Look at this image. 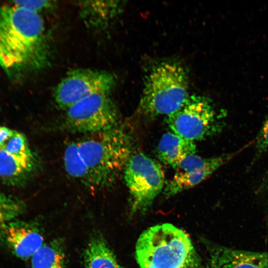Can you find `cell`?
Wrapping results in <instances>:
<instances>
[{
  "label": "cell",
  "instance_id": "cell-1",
  "mask_svg": "<svg viewBox=\"0 0 268 268\" xmlns=\"http://www.w3.org/2000/svg\"><path fill=\"white\" fill-rule=\"evenodd\" d=\"M49 51L39 13L0 3V66L12 78L44 67Z\"/></svg>",
  "mask_w": 268,
  "mask_h": 268
},
{
  "label": "cell",
  "instance_id": "cell-2",
  "mask_svg": "<svg viewBox=\"0 0 268 268\" xmlns=\"http://www.w3.org/2000/svg\"><path fill=\"white\" fill-rule=\"evenodd\" d=\"M135 252L139 268H197L200 264L189 236L169 223L144 230L136 241Z\"/></svg>",
  "mask_w": 268,
  "mask_h": 268
},
{
  "label": "cell",
  "instance_id": "cell-3",
  "mask_svg": "<svg viewBox=\"0 0 268 268\" xmlns=\"http://www.w3.org/2000/svg\"><path fill=\"white\" fill-rule=\"evenodd\" d=\"M91 134L77 141L88 169L89 186L109 187L124 170L131 156V138L119 125Z\"/></svg>",
  "mask_w": 268,
  "mask_h": 268
},
{
  "label": "cell",
  "instance_id": "cell-4",
  "mask_svg": "<svg viewBox=\"0 0 268 268\" xmlns=\"http://www.w3.org/2000/svg\"><path fill=\"white\" fill-rule=\"evenodd\" d=\"M188 76L184 68L175 62H163L148 75L138 111L152 119L167 116L177 110L188 96Z\"/></svg>",
  "mask_w": 268,
  "mask_h": 268
},
{
  "label": "cell",
  "instance_id": "cell-5",
  "mask_svg": "<svg viewBox=\"0 0 268 268\" xmlns=\"http://www.w3.org/2000/svg\"><path fill=\"white\" fill-rule=\"evenodd\" d=\"M166 122L173 133L194 142L216 134L222 128L210 101L199 95H189L180 108L167 116Z\"/></svg>",
  "mask_w": 268,
  "mask_h": 268
},
{
  "label": "cell",
  "instance_id": "cell-6",
  "mask_svg": "<svg viewBox=\"0 0 268 268\" xmlns=\"http://www.w3.org/2000/svg\"><path fill=\"white\" fill-rule=\"evenodd\" d=\"M66 110L63 127L72 133L94 134L119 125V113L109 94L91 95Z\"/></svg>",
  "mask_w": 268,
  "mask_h": 268
},
{
  "label": "cell",
  "instance_id": "cell-7",
  "mask_svg": "<svg viewBox=\"0 0 268 268\" xmlns=\"http://www.w3.org/2000/svg\"><path fill=\"white\" fill-rule=\"evenodd\" d=\"M124 171L132 212L146 210L164 187L163 170L151 158L137 153L131 156Z\"/></svg>",
  "mask_w": 268,
  "mask_h": 268
},
{
  "label": "cell",
  "instance_id": "cell-8",
  "mask_svg": "<svg viewBox=\"0 0 268 268\" xmlns=\"http://www.w3.org/2000/svg\"><path fill=\"white\" fill-rule=\"evenodd\" d=\"M111 73L101 70L78 68L69 71L54 91L59 107L66 110L75 103L96 94H109L115 85Z\"/></svg>",
  "mask_w": 268,
  "mask_h": 268
},
{
  "label": "cell",
  "instance_id": "cell-9",
  "mask_svg": "<svg viewBox=\"0 0 268 268\" xmlns=\"http://www.w3.org/2000/svg\"><path fill=\"white\" fill-rule=\"evenodd\" d=\"M234 154L203 158L195 154L183 159L175 168L173 178L166 185L164 195L170 197L198 185L228 162Z\"/></svg>",
  "mask_w": 268,
  "mask_h": 268
},
{
  "label": "cell",
  "instance_id": "cell-10",
  "mask_svg": "<svg viewBox=\"0 0 268 268\" xmlns=\"http://www.w3.org/2000/svg\"><path fill=\"white\" fill-rule=\"evenodd\" d=\"M1 232L7 246L19 258H31L43 244L44 238L39 229L28 223L13 220Z\"/></svg>",
  "mask_w": 268,
  "mask_h": 268
},
{
  "label": "cell",
  "instance_id": "cell-11",
  "mask_svg": "<svg viewBox=\"0 0 268 268\" xmlns=\"http://www.w3.org/2000/svg\"><path fill=\"white\" fill-rule=\"evenodd\" d=\"M35 169V158L21 157L0 149V180L5 184L18 187L24 185Z\"/></svg>",
  "mask_w": 268,
  "mask_h": 268
},
{
  "label": "cell",
  "instance_id": "cell-12",
  "mask_svg": "<svg viewBox=\"0 0 268 268\" xmlns=\"http://www.w3.org/2000/svg\"><path fill=\"white\" fill-rule=\"evenodd\" d=\"M196 153L195 142L173 132L164 134L161 137L157 148L159 160L174 169L187 156Z\"/></svg>",
  "mask_w": 268,
  "mask_h": 268
},
{
  "label": "cell",
  "instance_id": "cell-13",
  "mask_svg": "<svg viewBox=\"0 0 268 268\" xmlns=\"http://www.w3.org/2000/svg\"><path fill=\"white\" fill-rule=\"evenodd\" d=\"M222 268H268V253L235 250L225 247L212 251Z\"/></svg>",
  "mask_w": 268,
  "mask_h": 268
},
{
  "label": "cell",
  "instance_id": "cell-14",
  "mask_svg": "<svg viewBox=\"0 0 268 268\" xmlns=\"http://www.w3.org/2000/svg\"><path fill=\"white\" fill-rule=\"evenodd\" d=\"M117 1H83L79 5L81 16L89 27L102 29L109 25L119 12Z\"/></svg>",
  "mask_w": 268,
  "mask_h": 268
},
{
  "label": "cell",
  "instance_id": "cell-15",
  "mask_svg": "<svg viewBox=\"0 0 268 268\" xmlns=\"http://www.w3.org/2000/svg\"><path fill=\"white\" fill-rule=\"evenodd\" d=\"M84 268H121L105 240L95 237L88 243L84 254Z\"/></svg>",
  "mask_w": 268,
  "mask_h": 268
},
{
  "label": "cell",
  "instance_id": "cell-16",
  "mask_svg": "<svg viewBox=\"0 0 268 268\" xmlns=\"http://www.w3.org/2000/svg\"><path fill=\"white\" fill-rule=\"evenodd\" d=\"M31 268H66L62 244L55 241L43 244L31 257Z\"/></svg>",
  "mask_w": 268,
  "mask_h": 268
},
{
  "label": "cell",
  "instance_id": "cell-17",
  "mask_svg": "<svg viewBox=\"0 0 268 268\" xmlns=\"http://www.w3.org/2000/svg\"><path fill=\"white\" fill-rule=\"evenodd\" d=\"M64 164L67 173L70 177L89 186L88 169L80 154L77 141L71 142L66 146Z\"/></svg>",
  "mask_w": 268,
  "mask_h": 268
},
{
  "label": "cell",
  "instance_id": "cell-18",
  "mask_svg": "<svg viewBox=\"0 0 268 268\" xmlns=\"http://www.w3.org/2000/svg\"><path fill=\"white\" fill-rule=\"evenodd\" d=\"M24 201L13 195L0 193V232L25 210Z\"/></svg>",
  "mask_w": 268,
  "mask_h": 268
},
{
  "label": "cell",
  "instance_id": "cell-19",
  "mask_svg": "<svg viewBox=\"0 0 268 268\" xmlns=\"http://www.w3.org/2000/svg\"><path fill=\"white\" fill-rule=\"evenodd\" d=\"M0 149L21 157L35 158L25 135L17 131L13 130L11 135L6 140Z\"/></svg>",
  "mask_w": 268,
  "mask_h": 268
},
{
  "label": "cell",
  "instance_id": "cell-20",
  "mask_svg": "<svg viewBox=\"0 0 268 268\" xmlns=\"http://www.w3.org/2000/svg\"><path fill=\"white\" fill-rule=\"evenodd\" d=\"M14 4L39 13V12L50 8L53 3L50 0H16L12 2Z\"/></svg>",
  "mask_w": 268,
  "mask_h": 268
},
{
  "label": "cell",
  "instance_id": "cell-21",
  "mask_svg": "<svg viewBox=\"0 0 268 268\" xmlns=\"http://www.w3.org/2000/svg\"><path fill=\"white\" fill-rule=\"evenodd\" d=\"M256 147L260 153L268 152V117L265 120L258 135Z\"/></svg>",
  "mask_w": 268,
  "mask_h": 268
},
{
  "label": "cell",
  "instance_id": "cell-22",
  "mask_svg": "<svg viewBox=\"0 0 268 268\" xmlns=\"http://www.w3.org/2000/svg\"><path fill=\"white\" fill-rule=\"evenodd\" d=\"M202 268H222L216 255L212 251L210 256Z\"/></svg>",
  "mask_w": 268,
  "mask_h": 268
},
{
  "label": "cell",
  "instance_id": "cell-23",
  "mask_svg": "<svg viewBox=\"0 0 268 268\" xmlns=\"http://www.w3.org/2000/svg\"><path fill=\"white\" fill-rule=\"evenodd\" d=\"M13 130H11L5 127H0V147L11 135Z\"/></svg>",
  "mask_w": 268,
  "mask_h": 268
},
{
  "label": "cell",
  "instance_id": "cell-24",
  "mask_svg": "<svg viewBox=\"0 0 268 268\" xmlns=\"http://www.w3.org/2000/svg\"><path fill=\"white\" fill-rule=\"evenodd\" d=\"M262 187L263 188L264 190L268 193V174L263 182Z\"/></svg>",
  "mask_w": 268,
  "mask_h": 268
}]
</instances>
